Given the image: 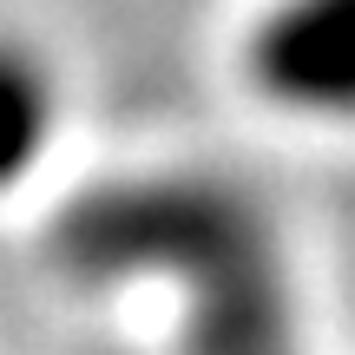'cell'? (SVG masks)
<instances>
[{"label": "cell", "mask_w": 355, "mask_h": 355, "mask_svg": "<svg viewBox=\"0 0 355 355\" xmlns=\"http://www.w3.org/2000/svg\"><path fill=\"white\" fill-rule=\"evenodd\" d=\"M66 257L178 296V355H309L263 211L217 178L112 184L73 217Z\"/></svg>", "instance_id": "obj_1"}, {"label": "cell", "mask_w": 355, "mask_h": 355, "mask_svg": "<svg viewBox=\"0 0 355 355\" xmlns=\"http://www.w3.org/2000/svg\"><path fill=\"white\" fill-rule=\"evenodd\" d=\"M243 73L290 119L355 125V0H270L243 40Z\"/></svg>", "instance_id": "obj_2"}, {"label": "cell", "mask_w": 355, "mask_h": 355, "mask_svg": "<svg viewBox=\"0 0 355 355\" xmlns=\"http://www.w3.org/2000/svg\"><path fill=\"white\" fill-rule=\"evenodd\" d=\"M40 139H46V79L20 53H0V178L20 171Z\"/></svg>", "instance_id": "obj_3"}]
</instances>
